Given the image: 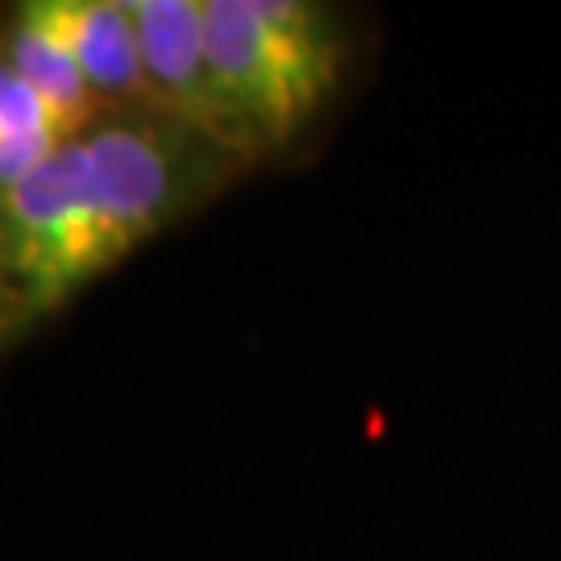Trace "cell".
<instances>
[{"label":"cell","mask_w":561,"mask_h":561,"mask_svg":"<svg viewBox=\"0 0 561 561\" xmlns=\"http://www.w3.org/2000/svg\"><path fill=\"white\" fill-rule=\"evenodd\" d=\"M254 171L167 108H104L38 171L0 192V250L21 333L50 321L138 245Z\"/></svg>","instance_id":"1"},{"label":"cell","mask_w":561,"mask_h":561,"mask_svg":"<svg viewBox=\"0 0 561 561\" xmlns=\"http://www.w3.org/2000/svg\"><path fill=\"white\" fill-rule=\"evenodd\" d=\"M208 59L266 159L287 154L333 101L345 25L308 0H201Z\"/></svg>","instance_id":"2"},{"label":"cell","mask_w":561,"mask_h":561,"mask_svg":"<svg viewBox=\"0 0 561 561\" xmlns=\"http://www.w3.org/2000/svg\"><path fill=\"white\" fill-rule=\"evenodd\" d=\"M129 13L138 25L141 62H146L154 104L204 129L208 138L225 141L245 162H254V167L266 162L262 146L241 125L217 71H213L201 0H129Z\"/></svg>","instance_id":"3"},{"label":"cell","mask_w":561,"mask_h":561,"mask_svg":"<svg viewBox=\"0 0 561 561\" xmlns=\"http://www.w3.org/2000/svg\"><path fill=\"white\" fill-rule=\"evenodd\" d=\"M34 4L76 55L101 108L154 104L129 0H34Z\"/></svg>","instance_id":"4"},{"label":"cell","mask_w":561,"mask_h":561,"mask_svg":"<svg viewBox=\"0 0 561 561\" xmlns=\"http://www.w3.org/2000/svg\"><path fill=\"white\" fill-rule=\"evenodd\" d=\"M0 55L13 62L21 80L38 92L46 108L76 134L88 121L104 113L101 101L92 96L88 76L80 71L76 55L67 50V42L50 30V21L38 13L34 0L13 4L4 18H0Z\"/></svg>","instance_id":"5"},{"label":"cell","mask_w":561,"mask_h":561,"mask_svg":"<svg viewBox=\"0 0 561 561\" xmlns=\"http://www.w3.org/2000/svg\"><path fill=\"white\" fill-rule=\"evenodd\" d=\"M71 138L46 101L13 71V62L0 55V192H9L30 171Z\"/></svg>","instance_id":"6"},{"label":"cell","mask_w":561,"mask_h":561,"mask_svg":"<svg viewBox=\"0 0 561 561\" xmlns=\"http://www.w3.org/2000/svg\"><path fill=\"white\" fill-rule=\"evenodd\" d=\"M18 337H21V308H18L13 279H9V266H4V250H0V350Z\"/></svg>","instance_id":"7"}]
</instances>
